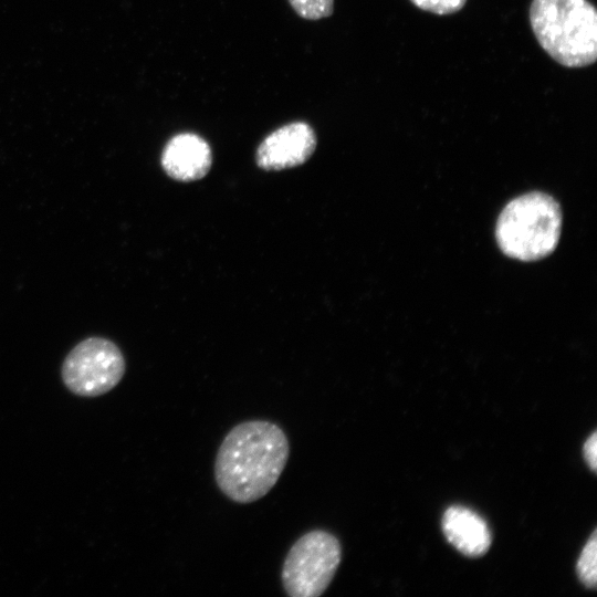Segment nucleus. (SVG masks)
<instances>
[{"instance_id":"obj_1","label":"nucleus","mask_w":597,"mask_h":597,"mask_svg":"<svg viewBox=\"0 0 597 597\" xmlns=\"http://www.w3.org/2000/svg\"><path fill=\"white\" fill-rule=\"evenodd\" d=\"M290 444L283 429L268 420H248L223 438L216 455L214 480L235 503L248 504L266 495L289 460Z\"/></svg>"},{"instance_id":"obj_2","label":"nucleus","mask_w":597,"mask_h":597,"mask_svg":"<svg viewBox=\"0 0 597 597\" xmlns=\"http://www.w3.org/2000/svg\"><path fill=\"white\" fill-rule=\"evenodd\" d=\"M530 21L541 46L559 64L583 67L597 59V12L587 0H533Z\"/></svg>"},{"instance_id":"obj_3","label":"nucleus","mask_w":597,"mask_h":597,"mask_svg":"<svg viewBox=\"0 0 597 597\" xmlns=\"http://www.w3.org/2000/svg\"><path fill=\"white\" fill-rule=\"evenodd\" d=\"M562 212L551 196L533 191L510 201L499 216L495 238L501 251L521 261L551 254L559 240Z\"/></svg>"},{"instance_id":"obj_4","label":"nucleus","mask_w":597,"mask_h":597,"mask_svg":"<svg viewBox=\"0 0 597 597\" xmlns=\"http://www.w3.org/2000/svg\"><path fill=\"white\" fill-rule=\"evenodd\" d=\"M342 561L339 540L328 531L312 530L287 552L281 582L291 597H318L331 585Z\"/></svg>"},{"instance_id":"obj_5","label":"nucleus","mask_w":597,"mask_h":597,"mask_svg":"<svg viewBox=\"0 0 597 597\" xmlns=\"http://www.w3.org/2000/svg\"><path fill=\"white\" fill-rule=\"evenodd\" d=\"M125 359L115 343L90 337L78 343L65 357L62 379L70 391L96 397L113 389L125 374Z\"/></svg>"},{"instance_id":"obj_6","label":"nucleus","mask_w":597,"mask_h":597,"mask_svg":"<svg viewBox=\"0 0 597 597\" xmlns=\"http://www.w3.org/2000/svg\"><path fill=\"white\" fill-rule=\"evenodd\" d=\"M316 144V134L311 125L292 122L279 127L261 142L255 161L264 170L296 167L311 158Z\"/></svg>"},{"instance_id":"obj_7","label":"nucleus","mask_w":597,"mask_h":597,"mask_svg":"<svg viewBox=\"0 0 597 597\" xmlns=\"http://www.w3.org/2000/svg\"><path fill=\"white\" fill-rule=\"evenodd\" d=\"M212 153L209 144L193 133L172 136L164 147L161 166L166 174L178 181L203 178L210 170Z\"/></svg>"},{"instance_id":"obj_8","label":"nucleus","mask_w":597,"mask_h":597,"mask_svg":"<svg viewBox=\"0 0 597 597\" xmlns=\"http://www.w3.org/2000/svg\"><path fill=\"white\" fill-rule=\"evenodd\" d=\"M441 525L448 542L465 556H482L491 546L492 536L488 524L467 507H449L442 516Z\"/></svg>"},{"instance_id":"obj_9","label":"nucleus","mask_w":597,"mask_h":597,"mask_svg":"<svg viewBox=\"0 0 597 597\" xmlns=\"http://www.w3.org/2000/svg\"><path fill=\"white\" fill-rule=\"evenodd\" d=\"M597 535L596 531L584 546L577 562V575L587 588H595L597 583Z\"/></svg>"},{"instance_id":"obj_10","label":"nucleus","mask_w":597,"mask_h":597,"mask_svg":"<svg viewBox=\"0 0 597 597\" xmlns=\"http://www.w3.org/2000/svg\"><path fill=\"white\" fill-rule=\"evenodd\" d=\"M291 7L303 19L320 20L332 15L334 0H289Z\"/></svg>"},{"instance_id":"obj_11","label":"nucleus","mask_w":597,"mask_h":597,"mask_svg":"<svg viewBox=\"0 0 597 597\" xmlns=\"http://www.w3.org/2000/svg\"><path fill=\"white\" fill-rule=\"evenodd\" d=\"M416 7L436 14H450L461 10L467 0H410Z\"/></svg>"},{"instance_id":"obj_12","label":"nucleus","mask_w":597,"mask_h":597,"mask_svg":"<svg viewBox=\"0 0 597 597\" xmlns=\"http://www.w3.org/2000/svg\"><path fill=\"white\" fill-rule=\"evenodd\" d=\"M584 458L591 469L593 472H596L597 469V434L593 432L591 436L586 440L584 444Z\"/></svg>"}]
</instances>
